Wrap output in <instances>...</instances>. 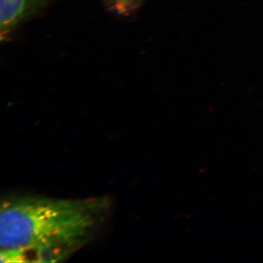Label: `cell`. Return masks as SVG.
Wrapping results in <instances>:
<instances>
[{
	"instance_id": "3957f363",
	"label": "cell",
	"mask_w": 263,
	"mask_h": 263,
	"mask_svg": "<svg viewBox=\"0 0 263 263\" xmlns=\"http://www.w3.org/2000/svg\"><path fill=\"white\" fill-rule=\"evenodd\" d=\"M143 0H108L109 6L119 15H129L139 7Z\"/></svg>"
},
{
	"instance_id": "6da1fadb",
	"label": "cell",
	"mask_w": 263,
	"mask_h": 263,
	"mask_svg": "<svg viewBox=\"0 0 263 263\" xmlns=\"http://www.w3.org/2000/svg\"><path fill=\"white\" fill-rule=\"evenodd\" d=\"M105 197H11L0 209L2 262H60L86 245L108 214Z\"/></svg>"
},
{
	"instance_id": "7a4b0ae2",
	"label": "cell",
	"mask_w": 263,
	"mask_h": 263,
	"mask_svg": "<svg viewBox=\"0 0 263 263\" xmlns=\"http://www.w3.org/2000/svg\"><path fill=\"white\" fill-rule=\"evenodd\" d=\"M50 0H0L1 41L10 37L15 29L48 4Z\"/></svg>"
}]
</instances>
